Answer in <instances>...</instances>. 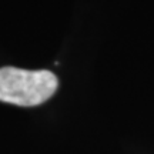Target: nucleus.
<instances>
[{"instance_id":"f257e3e1","label":"nucleus","mask_w":154,"mask_h":154,"mask_svg":"<svg viewBox=\"0 0 154 154\" xmlns=\"http://www.w3.org/2000/svg\"><path fill=\"white\" fill-rule=\"evenodd\" d=\"M59 80L49 70L0 69V101L22 107L38 106L56 93Z\"/></svg>"}]
</instances>
